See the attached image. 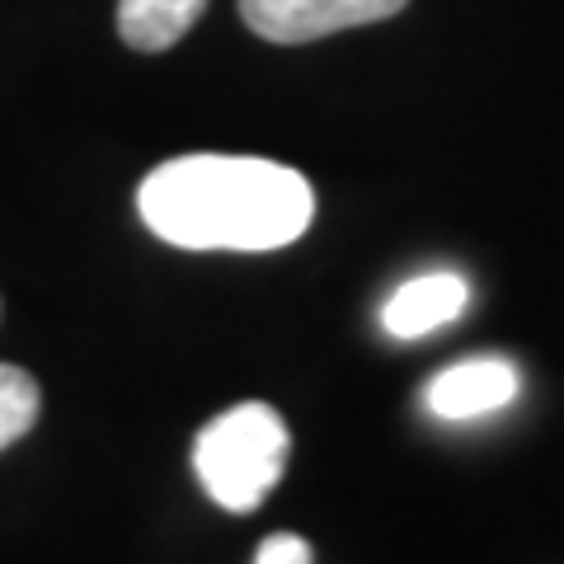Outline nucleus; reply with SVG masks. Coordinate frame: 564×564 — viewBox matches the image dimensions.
Listing matches in <instances>:
<instances>
[{"mask_svg":"<svg viewBox=\"0 0 564 564\" xmlns=\"http://www.w3.org/2000/svg\"><path fill=\"white\" fill-rule=\"evenodd\" d=\"M137 212L180 250L263 254L306 236L315 193L302 170L263 155H174L137 188Z\"/></svg>","mask_w":564,"mask_h":564,"instance_id":"nucleus-1","label":"nucleus"},{"mask_svg":"<svg viewBox=\"0 0 564 564\" xmlns=\"http://www.w3.org/2000/svg\"><path fill=\"white\" fill-rule=\"evenodd\" d=\"M288 423L273 404H236L207 423L193 443V470L207 499L226 513H250L273 494L288 466Z\"/></svg>","mask_w":564,"mask_h":564,"instance_id":"nucleus-2","label":"nucleus"},{"mask_svg":"<svg viewBox=\"0 0 564 564\" xmlns=\"http://www.w3.org/2000/svg\"><path fill=\"white\" fill-rule=\"evenodd\" d=\"M410 0H240V20L269 43H315L325 33L381 24Z\"/></svg>","mask_w":564,"mask_h":564,"instance_id":"nucleus-3","label":"nucleus"},{"mask_svg":"<svg viewBox=\"0 0 564 564\" xmlns=\"http://www.w3.org/2000/svg\"><path fill=\"white\" fill-rule=\"evenodd\" d=\"M518 395V367L503 362V358H470V362H456L447 372H437L429 381V410L437 419H480V414H494L503 410L508 400Z\"/></svg>","mask_w":564,"mask_h":564,"instance_id":"nucleus-4","label":"nucleus"},{"mask_svg":"<svg viewBox=\"0 0 564 564\" xmlns=\"http://www.w3.org/2000/svg\"><path fill=\"white\" fill-rule=\"evenodd\" d=\"M466 302H470L466 278L423 273V278H410L404 288H395V296L381 306V325L391 339H423V334L452 325L466 311Z\"/></svg>","mask_w":564,"mask_h":564,"instance_id":"nucleus-5","label":"nucleus"},{"mask_svg":"<svg viewBox=\"0 0 564 564\" xmlns=\"http://www.w3.org/2000/svg\"><path fill=\"white\" fill-rule=\"evenodd\" d=\"M207 0H118V33L137 52H165L203 20Z\"/></svg>","mask_w":564,"mask_h":564,"instance_id":"nucleus-6","label":"nucleus"},{"mask_svg":"<svg viewBox=\"0 0 564 564\" xmlns=\"http://www.w3.org/2000/svg\"><path fill=\"white\" fill-rule=\"evenodd\" d=\"M43 414V391L24 367H10L0 362V452L14 447L20 437L39 423Z\"/></svg>","mask_w":564,"mask_h":564,"instance_id":"nucleus-7","label":"nucleus"},{"mask_svg":"<svg viewBox=\"0 0 564 564\" xmlns=\"http://www.w3.org/2000/svg\"><path fill=\"white\" fill-rule=\"evenodd\" d=\"M254 564H311V541L292 536V532H278L254 551Z\"/></svg>","mask_w":564,"mask_h":564,"instance_id":"nucleus-8","label":"nucleus"}]
</instances>
